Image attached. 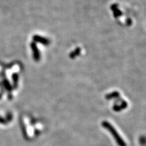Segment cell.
Masks as SVG:
<instances>
[{"mask_svg":"<svg viewBox=\"0 0 146 146\" xmlns=\"http://www.w3.org/2000/svg\"><path fill=\"white\" fill-rule=\"evenodd\" d=\"M102 126L110 133L119 146H127L125 141L123 139L115 128L110 123L107 121H104L102 122Z\"/></svg>","mask_w":146,"mask_h":146,"instance_id":"1","label":"cell"},{"mask_svg":"<svg viewBox=\"0 0 146 146\" xmlns=\"http://www.w3.org/2000/svg\"><path fill=\"white\" fill-rule=\"evenodd\" d=\"M128 106V104L125 100H122V102H121V104L119 105L117 104H115V106H113V110L115 111H120L121 110H123L126 108Z\"/></svg>","mask_w":146,"mask_h":146,"instance_id":"2","label":"cell"},{"mask_svg":"<svg viewBox=\"0 0 146 146\" xmlns=\"http://www.w3.org/2000/svg\"><path fill=\"white\" fill-rule=\"evenodd\" d=\"M34 40L36 41V42H39L44 45H48L49 44V40H48L46 38L42 37V36H35Z\"/></svg>","mask_w":146,"mask_h":146,"instance_id":"3","label":"cell"},{"mask_svg":"<svg viewBox=\"0 0 146 146\" xmlns=\"http://www.w3.org/2000/svg\"><path fill=\"white\" fill-rule=\"evenodd\" d=\"M120 97V94L118 91H114L113 93L108 94L106 96V99L107 100H110L111 99L118 98Z\"/></svg>","mask_w":146,"mask_h":146,"instance_id":"4","label":"cell"},{"mask_svg":"<svg viewBox=\"0 0 146 146\" xmlns=\"http://www.w3.org/2000/svg\"><path fill=\"white\" fill-rule=\"evenodd\" d=\"M33 49L34 51V56L35 60L36 61L39 60L40 58V52L38 51V49H37V48H36L35 44L33 45Z\"/></svg>","mask_w":146,"mask_h":146,"instance_id":"5","label":"cell"},{"mask_svg":"<svg viewBox=\"0 0 146 146\" xmlns=\"http://www.w3.org/2000/svg\"><path fill=\"white\" fill-rule=\"evenodd\" d=\"M80 51H81L80 48H77L74 51H72L70 53V58H72V59L75 58L76 57L79 56L80 54Z\"/></svg>","mask_w":146,"mask_h":146,"instance_id":"6","label":"cell"},{"mask_svg":"<svg viewBox=\"0 0 146 146\" xmlns=\"http://www.w3.org/2000/svg\"><path fill=\"white\" fill-rule=\"evenodd\" d=\"M113 15L115 18H119L122 15V11H121L119 9V8L115 9V10L113 11Z\"/></svg>","mask_w":146,"mask_h":146,"instance_id":"7","label":"cell"},{"mask_svg":"<svg viewBox=\"0 0 146 146\" xmlns=\"http://www.w3.org/2000/svg\"><path fill=\"white\" fill-rule=\"evenodd\" d=\"M126 23H127V25L128 26H130L132 23V21H131V20L130 19V18H127V20H126Z\"/></svg>","mask_w":146,"mask_h":146,"instance_id":"8","label":"cell"},{"mask_svg":"<svg viewBox=\"0 0 146 146\" xmlns=\"http://www.w3.org/2000/svg\"><path fill=\"white\" fill-rule=\"evenodd\" d=\"M117 8H118V6H117V4H113V5L111 6V11H114V10H115V9H116Z\"/></svg>","mask_w":146,"mask_h":146,"instance_id":"9","label":"cell"},{"mask_svg":"<svg viewBox=\"0 0 146 146\" xmlns=\"http://www.w3.org/2000/svg\"><path fill=\"white\" fill-rule=\"evenodd\" d=\"M0 123H2V124H6V121L3 119L2 117H0Z\"/></svg>","mask_w":146,"mask_h":146,"instance_id":"10","label":"cell"},{"mask_svg":"<svg viewBox=\"0 0 146 146\" xmlns=\"http://www.w3.org/2000/svg\"><path fill=\"white\" fill-rule=\"evenodd\" d=\"M0 98H1V95H0Z\"/></svg>","mask_w":146,"mask_h":146,"instance_id":"11","label":"cell"}]
</instances>
